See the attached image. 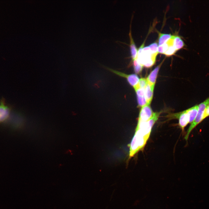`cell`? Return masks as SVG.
Listing matches in <instances>:
<instances>
[{"label":"cell","instance_id":"9c48e42d","mask_svg":"<svg viewBox=\"0 0 209 209\" xmlns=\"http://www.w3.org/2000/svg\"><path fill=\"white\" fill-rule=\"evenodd\" d=\"M130 146L129 157L131 158L140 150L137 136L135 134L131 140Z\"/></svg>","mask_w":209,"mask_h":209},{"label":"cell","instance_id":"6da1fadb","mask_svg":"<svg viewBox=\"0 0 209 209\" xmlns=\"http://www.w3.org/2000/svg\"><path fill=\"white\" fill-rule=\"evenodd\" d=\"M161 113V112H154L152 117L147 122L138 121L136 130H139L142 134L148 140L152 128Z\"/></svg>","mask_w":209,"mask_h":209},{"label":"cell","instance_id":"ac0fdd59","mask_svg":"<svg viewBox=\"0 0 209 209\" xmlns=\"http://www.w3.org/2000/svg\"><path fill=\"white\" fill-rule=\"evenodd\" d=\"M147 84V81L146 79L142 78L139 79L137 85L140 88L145 89Z\"/></svg>","mask_w":209,"mask_h":209},{"label":"cell","instance_id":"277c9868","mask_svg":"<svg viewBox=\"0 0 209 209\" xmlns=\"http://www.w3.org/2000/svg\"><path fill=\"white\" fill-rule=\"evenodd\" d=\"M170 118H176L179 119V125L182 131L189 123V117L186 110L170 116Z\"/></svg>","mask_w":209,"mask_h":209},{"label":"cell","instance_id":"30bf717a","mask_svg":"<svg viewBox=\"0 0 209 209\" xmlns=\"http://www.w3.org/2000/svg\"><path fill=\"white\" fill-rule=\"evenodd\" d=\"M131 27V21L130 26V30L129 35L130 39V49L131 57L132 60H133L136 57L138 53V49L132 37Z\"/></svg>","mask_w":209,"mask_h":209},{"label":"cell","instance_id":"4fadbf2b","mask_svg":"<svg viewBox=\"0 0 209 209\" xmlns=\"http://www.w3.org/2000/svg\"><path fill=\"white\" fill-rule=\"evenodd\" d=\"M198 109V105H196L187 110L189 117V123L192 122L195 118Z\"/></svg>","mask_w":209,"mask_h":209},{"label":"cell","instance_id":"2e32d148","mask_svg":"<svg viewBox=\"0 0 209 209\" xmlns=\"http://www.w3.org/2000/svg\"><path fill=\"white\" fill-rule=\"evenodd\" d=\"M133 65L135 72L136 74H139L141 73L143 66L139 63L136 58L132 60Z\"/></svg>","mask_w":209,"mask_h":209},{"label":"cell","instance_id":"d6986e66","mask_svg":"<svg viewBox=\"0 0 209 209\" xmlns=\"http://www.w3.org/2000/svg\"><path fill=\"white\" fill-rule=\"evenodd\" d=\"M209 116V105L206 108L204 113L203 120Z\"/></svg>","mask_w":209,"mask_h":209},{"label":"cell","instance_id":"7a4b0ae2","mask_svg":"<svg viewBox=\"0 0 209 209\" xmlns=\"http://www.w3.org/2000/svg\"><path fill=\"white\" fill-rule=\"evenodd\" d=\"M156 56L151 53L148 46L143 48L141 53L137 55L136 58L139 63L145 67L149 68L154 64Z\"/></svg>","mask_w":209,"mask_h":209},{"label":"cell","instance_id":"8fae6325","mask_svg":"<svg viewBox=\"0 0 209 209\" xmlns=\"http://www.w3.org/2000/svg\"><path fill=\"white\" fill-rule=\"evenodd\" d=\"M164 59L151 72L148 76L146 78L148 83L155 85L158 73Z\"/></svg>","mask_w":209,"mask_h":209},{"label":"cell","instance_id":"3957f363","mask_svg":"<svg viewBox=\"0 0 209 209\" xmlns=\"http://www.w3.org/2000/svg\"><path fill=\"white\" fill-rule=\"evenodd\" d=\"M209 105V97L198 105V109L197 115L194 120L191 123L187 130L185 137V140H188L189 135L193 129L203 120V118L205 111Z\"/></svg>","mask_w":209,"mask_h":209},{"label":"cell","instance_id":"5bb4252c","mask_svg":"<svg viewBox=\"0 0 209 209\" xmlns=\"http://www.w3.org/2000/svg\"><path fill=\"white\" fill-rule=\"evenodd\" d=\"M173 44L176 51L183 48L185 45L181 37L177 35H174Z\"/></svg>","mask_w":209,"mask_h":209},{"label":"cell","instance_id":"8992f818","mask_svg":"<svg viewBox=\"0 0 209 209\" xmlns=\"http://www.w3.org/2000/svg\"><path fill=\"white\" fill-rule=\"evenodd\" d=\"M153 113L149 105H146L142 107L139 113L138 121H147L152 117Z\"/></svg>","mask_w":209,"mask_h":209},{"label":"cell","instance_id":"9a60e30c","mask_svg":"<svg viewBox=\"0 0 209 209\" xmlns=\"http://www.w3.org/2000/svg\"><path fill=\"white\" fill-rule=\"evenodd\" d=\"M158 35V46H161L165 43L172 36L170 34L161 33L157 31Z\"/></svg>","mask_w":209,"mask_h":209},{"label":"cell","instance_id":"52a82bcc","mask_svg":"<svg viewBox=\"0 0 209 209\" xmlns=\"http://www.w3.org/2000/svg\"><path fill=\"white\" fill-rule=\"evenodd\" d=\"M134 88L136 92L137 102L139 107H142L147 105L145 93V89L140 88L137 84Z\"/></svg>","mask_w":209,"mask_h":209},{"label":"cell","instance_id":"7c38bea8","mask_svg":"<svg viewBox=\"0 0 209 209\" xmlns=\"http://www.w3.org/2000/svg\"><path fill=\"white\" fill-rule=\"evenodd\" d=\"M154 85L151 84L147 82L145 89V93L147 105H149L153 98Z\"/></svg>","mask_w":209,"mask_h":209},{"label":"cell","instance_id":"ba28073f","mask_svg":"<svg viewBox=\"0 0 209 209\" xmlns=\"http://www.w3.org/2000/svg\"><path fill=\"white\" fill-rule=\"evenodd\" d=\"M10 109L6 105L4 100H2L0 103V122L6 120L9 117Z\"/></svg>","mask_w":209,"mask_h":209},{"label":"cell","instance_id":"e0dca14e","mask_svg":"<svg viewBox=\"0 0 209 209\" xmlns=\"http://www.w3.org/2000/svg\"><path fill=\"white\" fill-rule=\"evenodd\" d=\"M158 43L155 42L150 44L148 46L151 53L153 55H157L158 53Z\"/></svg>","mask_w":209,"mask_h":209},{"label":"cell","instance_id":"5b68a950","mask_svg":"<svg viewBox=\"0 0 209 209\" xmlns=\"http://www.w3.org/2000/svg\"><path fill=\"white\" fill-rule=\"evenodd\" d=\"M112 72L120 76L125 78L129 84L133 87L136 86L138 83L139 79L138 76L135 74L127 75L116 71L115 70L108 68Z\"/></svg>","mask_w":209,"mask_h":209}]
</instances>
